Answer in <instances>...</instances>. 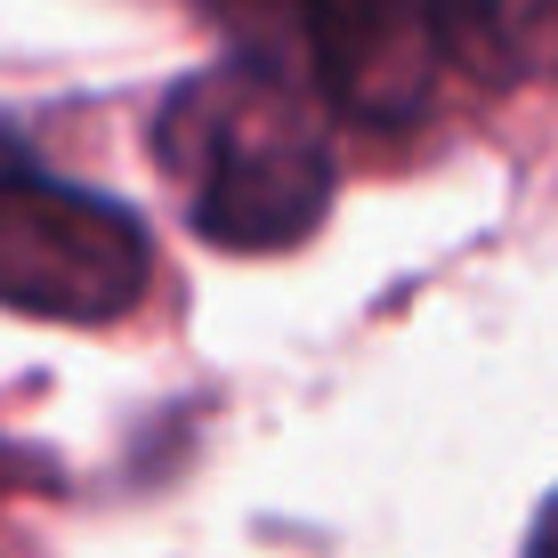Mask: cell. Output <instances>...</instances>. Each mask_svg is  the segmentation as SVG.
I'll return each instance as SVG.
<instances>
[{
	"label": "cell",
	"instance_id": "6da1fadb",
	"mask_svg": "<svg viewBox=\"0 0 558 558\" xmlns=\"http://www.w3.org/2000/svg\"><path fill=\"white\" fill-rule=\"evenodd\" d=\"M154 154L179 179L186 219L219 252L307 243L332 210V146L276 65L227 57L179 82L154 113Z\"/></svg>",
	"mask_w": 558,
	"mask_h": 558
},
{
	"label": "cell",
	"instance_id": "7a4b0ae2",
	"mask_svg": "<svg viewBox=\"0 0 558 558\" xmlns=\"http://www.w3.org/2000/svg\"><path fill=\"white\" fill-rule=\"evenodd\" d=\"M146 292V227L49 170H0V307L106 324Z\"/></svg>",
	"mask_w": 558,
	"mask_h": 558
},
{
	"label": "cell",
	"instance_id": "3957f363",
	"mask_svg": "<svg viewBox=\"0 0 558 558\" xmlns=\"http://www.w3.org/2000/svg\"><path fill=\"white\" fill-rule=\"evenodd\" d=\"M292 16L332 113L364 130H405L429 113L437 57H446L429 0H292Z\"/></svg>",
	"mask_w": 558,
	"mask_h": 558
},
{
	"label": "cell",
	"instance_id": "277c9868",
	"mask_svg": "<svg viewBox=\"0 0 558 558\" xmlns=\"http://www.w3.org/2000/svg\"><path fill=\"white\" fill-rule=\"evenodd\" d=\"M429 25L453 65L494 89L558 73V0H429Z\"/></svg>",
	"mask_w": 558,
	"mask_h": 558
},
{
	"label": "cell",
	"instance_id": "5b68a950",
	"mask_svg": "<svg viewBox=\"0 0 558 558\" xmlns=\"http://www.w3.org/2000/svg\"><path fill=\"white\" fill-rule=\"evenodd\" d=\"M526 558H558V494L534 510V534H526Z\"/></svg>",
	"mask_w": 558,
	"mask_h": 558
}]
</instances>
